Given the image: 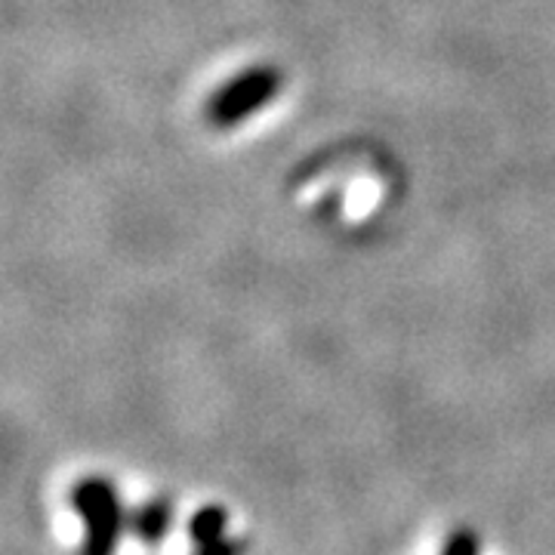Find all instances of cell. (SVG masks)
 <instances>
[{
	"label": "cell",
	"mask_w": 555,
	"mask_h": 555,
	"mask_svg": "<svg viewBox=\"0 0 555 555\" xmlns=\"http://www.w3.org/2000/svg\"><path fill=\"white\" fill-rule=\"evenodd\" d=\"M72 506L83 518L80 555H115L124 534V503L108 478H83L72 491Z\"/></svg>",
	"instance_id": "1"
},
{
	"label": "cell",
	"mask_w": 555,
	"mask_h": 555,
	"mask_svg": "<svg viewBox=\"0 0 555 555\" xmlns=\"http://www.w3.org/2000/svg\"><path fill=\"white\" fill-rule=\"evenodd\" d=\"M278 90H281V72L278 68H272V65L247 68L214 93V100L207 105V118L219 130L238 127L241 120L257 115L262 105L275 100Z\"/></svg>",
	"instance_id": "2"
},
{
	"label": "cell",
	"mask_w": 555,
	"mask_h": 555,
	"mask_svg": "<svg viewBox=\"0 0 555 555\" xmlns=\"http://www.w3.org/2000/svg\"><path fill=\"white\" fill-rule=\"evenodd\" d=\"M170 521H173V503L167 496H152L130 516V528L142 543L155 546L170 531Z\"/></svg>",
	"instance_id": "3"
},
{
	"label": "cell",
	"mask_w": 555,
	"mask_h": 555,
	"mask_svg": "<svg viewBox=\"0 0 555 555\" xmlns=\"http://www.w3.org/2000/svg\"><path fill=\"white\" fill-rule=\"evenodd\" d=\"M225 531H229V513L222 506H204L189 521V537L195 546L219 540V537H225Z\"/></svg>",
	"instance_id": "4"
},
{
	"label": "cell",
	"mask_w": 555,
	"mask_h": 555,
	"mask_svg": "<svg viewBox=\"0 0 555 555\" xmlns=\"http://www.w3.org/2000/svg\"><path fill=\"white\" fill-rule=\"evenodd\" d=\"M478 537L473 531H454V534L448 537V543H444V550L441 555H478Z\"/></svg>",
	"instance_id": "5"
},
{
	"label": "cell",
	"mask_w": 555,
	"mask_h": 555,
	"mask_svg": "<svg viewBox=\"0 0 555 555\" xmlns=\"http://www.w3.org/2000/svg\"><path fill=\"white\" fill-rule=\"evenodd\" d=\"M195 555H244V540L225 534L219 540H210V543H198Z\"/></svg>",
	"instance_id": "6"
}]
</instances>
